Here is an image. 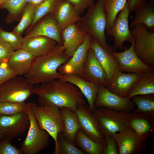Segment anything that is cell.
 I'll return each instance as SVG.
<instances>
[{"label": "cell", "instance_id": "cell-1", "mask_svg": "<svg viewBox=\"0 0 154 154\" xmlns=\"http://www.w3.org/2000/svg\"><path fill=\"white\" fill-rule=\"evenodd\" d=\"M33 94L40 105H50L60 108L66 107L76 111L79 104L87 105L84 96L75 85L57 79L35 86Z\"/></svg>", "mask_w": 154, "mask_h": 154}, {"label": "cell", "instance_id": "cell-2", "mask_svg": "<svg viewBox=\"0 0 154 154\" xmlns=\"http://www.w3.org/2000/svg\"><path fill=\"white\" fill-rule=\"evenodd\" d=\"M63 45L57 44L48 54L36 57L24 77L31 85L40 84L58 79V68L70 59L64 53Z\"/></svg>", "mask_w": 154, "mask_h": 154}, {"label": "cell", "instance_id": "cell-3", "mask_svg": "<svg viewBox=\"0 0 154 154\" xmlns=\"http://www.w3.org/2000/svg\"><path fill=\"white\" fill-rule=\"evenodd\" d=\"M76 23L80 29L90 34L107 52L112 53L116 51L115 47L110 46L106 41V18L103 0H98L89 8L86 14Z\"/></svg>", "mask_w": 154, "mask_h": 154}, {"label": "cell", "instance_id": "cell-4", "mask_svg": "<svg viewBox=\"0 0 154 154\" xmlns=\"http://www.w3.org/2000/svg\"><path fill=\"white\" fill-rule=\"evenodd\" d=\"M35 103L27 104L26 111L28 116L30 125L27 136L21 143V149L23 154H37L48 146L50 135L46 131L41 129L33 114Z\"/></svg>", "mask_w": 154, "mask_h": 154}, {"label": "cell", "instance_id": "cell-5", "mask_svg": "<svg viewBox=\"0 0 154 154\" xmlns=\"http://www.w3.org/2000/svg\"><path fill=\"white\" fill-rule=\"evenodd\" d=\"M33 114L40 127L47 132L55 142L57 147V137L59 133L64 129L63 121L59 108L50 105L37 106L35 104Z\"/></svg>", "mask_w": 154, "mask_h": 154}, {"label": "cell", "instance_id": "cell-6", "mask_svg": "<svg viewBox=\"0 0 154 154\" xmlns=\"http://www.w3.org/2000/svg\"><path fill=\"white\" fill-rule=\"evenodd\" d=\"M93 112L105 138L131 127L128 119L130 112H119L105 107L96 108Z\"/></svg>", "mask_w": 154, "mask_h": 154}, {"label": "cell", "instance_id": "cell-7", "mask_svg": "<svg viewBox=\"0 0 154 154\" xmlns=\"http://www.w3.org/2000/svg\"><path fill=\"white\" fill-rule=\"evenodd\" d=\"M35 86L25 77H13L0 84V102H25L33 94Z\"/></svg>", "mask_w": 154, "mask_h": 154}, {"label": "cell", "instance_id": "cell-8", "mask_svg": "<svg viewBox=\"0 0 154 154\" xmlns=\"http://www.w3.org/2000/svg\"><path fill=\"white\" fill-rule=\"evenodd\" d=\"M131 30L134 39V48L138 57L148 66L154 68V32L142 24Z\"/></svg>", "mask_w": 154, "mask_h": 154}, {"label": "cell", "instance_id": "cell-9", "mask_svg": "<svg viewBox=\"0 0 154 154\" xmlns=\"http://www.w3.org/2000/svg\"><path fill=\"white\" fill-rule=\"evenodd\" d=\"M129 0H127L124 7L117 14L112 27L106 31L108 35L113 37L114 46L118 50L123 49L125 41L131 43L134 40L129 25L128 18L130 13L128 8Z\"/></svg>", "mask_w": 154, "mask_h": 154}, {"label": "cell", "instance_id": "cell-10", "mask_svg": "<svg viewBox=\"0 0 154 154\" xmlns=\"http://www.w3.org/2000/svg\"><path fill=\"white\" fill-rule=\"evenodd\" d=\"M94 105L96 108L105 107L118 111L130 112L136 106L131 99L114 93L103 86L99 87Z\"/></svg>", "mask_w": 154, "mask_h": 154}, {"label": "cell", "instance_id": "cell-11", "mask_svg": "<svg viewBox=\"0 0 154 154\" xmlns=\"http://www.w3.org/2000/svg\"><path fill=\"white\" fill-rule=\"evenodd\" d=\"M30 121L25 111L11 115H0V130L3 137L11 140L28 129Z\"/></svg>", "mask_w": 154, "mask_h": 154}, {"label": "cell", "instance_id": "cell-12", "mask_svg": "<svg viewBox=\"0 0 154 154\" xmlns=\"http://www.w3.org/2000/svg\"><path fill=\"white\" fill-rule=\"evenodd\" d=\"M134 40L129 48L125 46L124 51L113 52L112 54L116 58L119 66L120 71L127 73H142L154 71V68L143 62L136 55L134 48Z\"/></svg>", "mask_w": 154, "mask_h": 154}, {"label": "cell", "instance_id": "cell-13", "mask_svg": "<svg viewBox=\"0 0 154 154\" xmlns=\"http://www.w3.org/2000/svg\"><path fill=\"white\" fill-rule=\"evenodd\" d=\"M81 129L94 141L106 144L96 117L88 105L78 104L75 111Z\"/></svg>", "mask_w": 154, "mask_h": 154}, {"label": "cell", "instance_id": "cell-14", "mask_svg": "<svg viewBox=\"0 0 154 154\" xmlns=\"http://www.w3.org/2000/svg\"><path fill=\"white\" fill-rule=\"evenodd\" d=\"M112 136L116 141L118 154H138L146 147V139L140 137L131 127Z\"/></svg>", "mask_w": 154, "mask_h": 154}, {"label": "cell", "instance_id": "cell-15", "mask_svg": "<svg viewBox=\"0 0 154 154\" xmlns=\"http://www.w3.org/2000/svg\"><path fill=\"white\" fill-rule=\"evenodd\" d=\"M30 29L24 38L45 36L54 40L57 44L63 45L61 32L52 12L42 18Z\"/></svg>", "mask_w": 154, "mask_h": 154}, {"label": "cell", "instance_id": "cell-16", "mask_svg": "<svg viewBox=\"0 0 154 154\" xmlns=\"http://www.w3.org/2000/svg\"><path fill=\"white\" fill-rule=\"evenodd\" d=\"M92 37L88 34L84 42L78 48L69 60L58 68L59 72L61 74H74L82 77L83 66L90 48Z\"/></svg>", "mask_w": 154, "mask_h": 154}, {"label": "cell", "instance_id": "cell-17", "mask_svg": "<svg viewBox=\"0 0 154 154\" xmlns=\"http://www.w3.org/2000/svg\"><path fill=\"white\" fill-rule=\"evenodd\" d=\"M82 78L99 86H103L106 87L108 84L106 73L91 48L83 65Z\"/></svg>", "mask_w": 154, "mask_h": 154}, {"label": "cell", "instance_id": "cell-18", "mask_svg": "<svg viewBox=\"0 0 154 154\" xmlns=\"http://www.w3.org/2000/svg\"><path fill=\"white\" fill-rule=\"evenodd\" d=\"M142 73L117 72L109 81L106 88L111 92L126 98Z\"/></svg>", "mask_w": 154, "mask_h": 154}, {"label": "cell", "instance_id": "cell-19", "mask_svg": "<svg viewBox=\"0 0 154 154\" xmlns=\"http://www.w3.org/2000/svg\"><path fill=\"white\" fill-rule=\"evenodd\" d=\"M58 79L69 82L76 86L86 99L91 110L93 112L95 110L94 104L99 88L98 85L73 74L61 73Z\"/></svg>", "mask_w": 154, "mask_h": 154}, {"label": "cell", "instance_id": "cell-20", "mask_svg": "<svg viewBox=\"0 0 154 154\" xmlns=\"http://www.w3.org/2000/svg\"><path fill=\"white\" fill-rule=\"evenodd\" d=\"M88 33L80 29L76 23L68 26L61 32L64 54L71 57L84 42Z\"/></svg>", "mask_w": 154, "mask_h": 154}, {"label": "cell", "instance_id": "cell-21", "mask_svg": "<svg viewBox=\"0 0 154 154\" xmlns=\"http://www.w3.org/2000/svg\"><path fill=\"white\" fill-rule=\"evenodd\" d=\"M52 13L60 32L81 17L71 4L63 0H57Z\"/></svg>", "mask_w": 154, "mask_h": 154}, {"label": "cell", "instance_id": "cell-22", "mask_svg": "<svg viewBox=\"0 0 154 154\" xmlns=\"http://www.w3.org/2000/svg\"><path fill=\"white\" fill-rule=\"evenodd\" d=\"M128 119L131 128L141 138L146 139L154 133V116L134 111L130 112Z\"/></svg>", "mask_w": 154, "mask_h": 154}, {"label": "cell", "instance_id": "cell-23", "mask_svg": "<svg viewBox=\"0 0 154 154\" xmlns=\"http://www.w3.org/2000/svg\"><path fill=\"white\" fill-rule=\"evenodd\" d=\"M90 48L98 61L106 72L108 82L114 74L120 70L119 64L116 58L106 50L100 43L92 37Z\"/></svg>", "mask_w": 154, "mask_h": 154}, {"label": "cell", "instance_id": "cell-24", "mask_svg": "<svg viewBox=\"0 0 154 154\" xmlns=\"http://www.w3.org/2000/svg\"><path fill=\"white\" fill-rule=\"evenodd\" d=\"M56 43L55 40L48 37L37 36L24 38L22 48L37 57L49 53L55 47Z\"/></svg>", "mask_w": 154, "mask_h": 154}, {"label": "cell", "instance_id": "cell-25", "mask_svg": "<svg viewBox=\"0 0 154 154\" xmlns=\"http://www.w3.org/2000/svg\"><path fill=\"white\" fill-rule=\"evenodd\" d=\"M36 57L22 48L14 51L7 63L12 71L17 76H20L28 72Z\"/></svg>", "mask_w": 154, "mask_h": 154}, {"label": "cell", "instance_id": "cell-26", "mask_svg": "<svg viewBox=\"0 0 154 154\" xmlns=\"http://www.w3.org/2000/svg\"><path fill=\"white\" fill-rule=\"evenodd\" d=\"M64 122V129L62 133L70 141L74 144L76 135L81 129L76 112L66 107L59 109Z\"/></svg>", "mask_w": 154, "mask_h": 154}, {"label": "cell", "instance_id": "cell-27", "mask_svg": "<svg viewBox=\"0 0 154 154\" xmlns=\"http://www.w3.org/2000/svg\"><path fill=\"white\" fill-rule=\"evenodd\" d=\"M136 12L130 28L133 29L137 25L142 24L148 29L154 32V7L152 4L146 1Z\"/></svg>", "mask_w": 154, "mask_h": 154}, {"label": "cell", "instance_id": "cell-28", "mask_svg": "<svg viewBox=\"0 0 154 154\" xmlns=\"http://www.w3.org/2000/svg\"><path fill=\"white\" fill-rule=\"evenodd\" d=\"M153 94L154 72L153 71H149L142 73L127 98L131 99L135 96Z\"/></svg>", "mask_w": 154, "mask_h": 154}, {"label": "cell", "instance_id": "cell-29", "mask_svg": "<svg viewBox=\"0 0 154 154\" xmlns=\"http://www.w3.org/2000/svg\"><path fill=\"white\" fill-rule=\"evenodd\" d=\"M74 144L86 154H102L106 144L94 141L82 129L78 131L76 135Z\"/></svg>", "mask_w": 154, "mask_h": 154}, {"label": "cell", "instance_id": "cell-30", "mask_svg": "<svg viewBox=\"0 0 154 154\" xmlns=\"http://www.w3.org/2000/svg\"><path fill=\"white\" fill-rule=\"evenodd\" d=\"M127 0H103L106 16V31L112 26L119 13L125 6Z\"/></svg>", "mask_w": 154, "mask_h": 154}, {"label": "cell", "instance_id": "cell-31", "mask_svg": "<svg viewBox=\"0 0 154 154\" xmlns=\"http://www.w3.org/2000/svg\"><path fill=\"white\" fill-rule=\"evenodd\" d=\"M131 99L137 107L134 111L154 116V94L135 96Z\"/></svg>", "mask_w": 154, "mask_h": 154}, {"label": "cell", "instance_id": "cell-32", "mask_svg": "<svg viewBox=\"0 0 154 154\" xmlns=\"http://www.w3.org/2000/svg\"><path fill=\"white\" fill-rule=\"evenodd\" d=\"M57 141V147L54 151V154H86L65 137L62 132L58 134Z\"/></svg>", "mask_w": 154, "mask_h": 154}, {"label": "cell", "instance_id": "cell-33", "mask_svg": "<svg viewBox=\"0 0 154 154\" xmlns=\"http://www.w3.org/2000/svg\"><path fill=\"white\" fill-rule=\"evenodd\" d=\"M36 6L30 3L27 4L23 12L21 19L13 31L22 36L24 31L30 26L33 21Z\"/></svg>", "mask_w": 154, "mask_h": 154}, {"label": "cell", "instance_id": "cell-34", "mask_svg": "<svg viewBox=\"0 0 154 154\" xmlns=\"http://www.w3.org/2000/svg\"><path fill=\"white\" fill-rule=\"evenodd\" d=\"M57 0H45L35 8L33 19L30 29L43 17L52 13L54 10Z\"/></svg>", "mask_w": 154, "mask_h": 154}, {"label": "cell", "instance_id": "cell-35", "mask_svg": "<svg viewBox=\"0 0 154 154\" xmlns=\"http://www.w3.org/2000/svg\"><path fill=\"white\" fill-rule=\"evenodd\" d=\"M26 5L25 0H7L2 8L6 9L9 12L7 21L15 19L23 13Z\"/></svg>", "mask_w": 154, "mask_h": 154}, {"label": "cell", "instance_id": "cell-36", "mask_svg": "<svg viewBox=\"0 0 154 154\" xmlns=\"http://www.w3.org/2000/svg\"><path fill=\"white\" fill-rule=\"evenodd\" d=\"M26 106L25 102H0V115H11L25 111Z\"/></svg>", "mask_w": 154, "mask_h": 154}, {"label": "cell", "instance_id": "cell-37", "mask_svg": "<svg viewBox=\"0 0 154 154\" xmlns=\"http://www.w3.org/2000/svg\"><path fill=\"white\" fill-rule=\"evenodd\" d=\"M23 37L12 31L8 32L0 29V40L9 44L15 50L22 48Z\"/></svg>", "mask_w": 154, "mask_h": 154}, {"label": "cell", "instance_id": "cell-38", "mask_svg": "<svg viewBox=\"0 0 154 154\" xmlns=\"http://www.w3.org/2000/svg\"><path fill=\"white\" fill-rule=\"evenodd\" d=\"M0 154H23L21 148L12 145L10 140L3 137L0 140Z\"/></svg>", "mask_w": 154, "mask_h": 154}, {"label": "cell", "instance_id": "cell-39", "mask_svg": "<svg viewBox=\"0 0 154 154\" xmlns=\"http://www.w3.org/2000/svg\"><path fill=\"white\" fill-rule=\"evenodd\" d=\"M69 3L80 15L94 5V0H63Z\"/></svg>", "mask_w": 154, "mask_h": 154}, {"label": "cell", "instance_id": "cell-40", "mask_svg": "<svg viewBox=\"0 0 154 154\" xmlns=\"http://www.w3.org/2000/svg\"><path fill=\"white\" fill-rule=\"evenodd\" d=\"M15 51L9 44L0 40V63L8 62Z\"/></svg>", "mask_w": 154, "mask_h": 154}, {"label": "cell", "instance_id": "cell-41", "mask_svg": "<svg viewBox=\"0 0 154 154\" xmlns=\"http://www.w3.org/2000/svg\"><path fill=\"white\" fill-rule=\"evenodd\" d=\"M106 144L102 154H118L116 141L112 135L105 137Z\"/></svg>", "mask_w": 154, "mask_h": 154}, {"label": "cell", "instance_id": "cell-42", "mask_svg": "<svg viewBox=\"0 0 154 154\" xmlns=\"http://www.w3.org/2000/svg\"><path fill=\"white\" fill-rule=\"evenodd\" d=\"M16 76L17 75L10 68L7 62L0 63V84Z\"/></svg>", "mask_w": 154, "mask_h": 154}, {"label": "cell", "instance_id": "cell-43", "mask_svg": "<svg viewBox=\"0 0 154 154\" xmlns=\"http://www.w3.org/2000/svg\"><path fill=\"white\" fill-rule=\"evenodd\" d=\"M146 0H129L128 8L131 13L133 11H136Z\"/></svg>", "mask_w": 154, "mask_h": 154}, {"label": "cell", "instance_id": "cell-44", "mask_svg": "<svg viewBox=\"0 0 154 154\" xmlns=\"http://www.w3.org/2000/svg\"><path fill=\"white\" fill-rule=\"evenodd\" d=\"M45 0H31L30 3L36 6L39 5Z\"/></svg>", "mask_w": 154, "mask_h": 154}, {"label": "cell", "instance_id": "cell-45", "mask_svg": "<svg viewBox=\"0 0 154 154\" xmlns=\"http://www.w3.org/2000/svg\"><path fill=\"white\" fill-rule=\"evenodd\" d=\"M7 0H0V9H2L3 5Z\"/></svg>", "mask_w": 154, "mask_h": 154}, {"label": "cell", "instance_id": "cell-46", "mask_svg": "<svg viewBox=\"0 0 154 154\" xmlns=\"http://www.w3.org/2000/svg\"><path fill=\"white\" fill-rule=\"evenodd\" d=\"M3 137V133L0 130V140Z\"/></svg>", "mask_w": 154, "mask_h": 154}, {"label": "cell", "instance_id": "cell-47", "mask_svg": "<svg viewBox=\"0 0 154 154\" xmlns=\"http://www.w3.org/2000/svg\"><path fill=\"white\" fill-rule=\"evenodd\" d=\"M25 0L26 4L27 3V4L29 3L31 1V0Z\"/></svg>", "mask_w": 154, "mask_h": 154}, {"label": "cell", "instance_id": "cell-48", "mask_svg": "<svg viewBox=\"0 0 154 154\" xmlns=\"http://www.w3.org/2000/svg\"><path fill=\"white\" fill-rule=\"evenodd\" d=\"M1 29V27H0V29Z\"/></svg>", "mask_w": 154, "mask_h": 154}, {"label": "cell", "instance_id": "cell-49", "mask_svg": "<svg viewBox=\"0 0 154 154\" xmlns=\"http://www.w3.org/2000/svg\"></svg>", "mask_w": 154, "mask_h": 154}]
</instances>
